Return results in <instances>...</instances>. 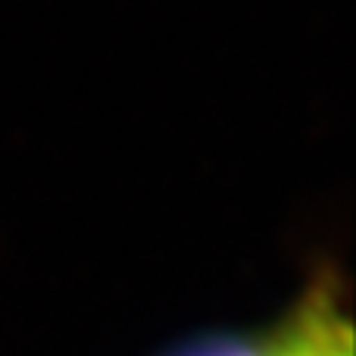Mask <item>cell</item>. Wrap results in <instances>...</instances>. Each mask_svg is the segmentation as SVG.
<instances>
[{
	"mask_svg": "<svg viewBox=\"0 0 356 356\" xmlns=\"http://www.w3.org/2000/svg\"><path fill=\"white\" fill-rule=\"evenodd\" d=\"M278 338L284 356H353L350 325L328 288H316Z\"/></svg>",
	"mask_w": 356,
	"mask_h": 356,
	"instance_id": "1",
	"label": "cell"
},
{
	"mask_svg": "<svg viewBox=\"0 0 356 356\" xmlns=\"http://www.w3.org/2000/svg\"><path fill=\"white\" fill-rule=\"evenodd\" d=\"M175 356H284L282 338L272 341H247V338H209L184 347Z\"/></svg>",
	"mask_w": 356,
	"mask_h": 356,
	"instance_id": "2",
	"label": "cell"
}]
</instances>
